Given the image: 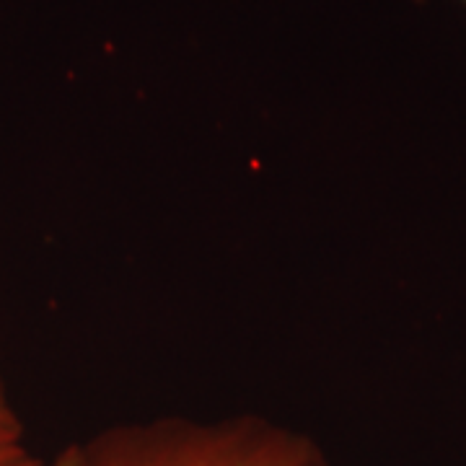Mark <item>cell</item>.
Segmentation results:
<instances>
[{"instance_id": "2", "label": "cell", "mask_w": 466, "mask_h": 466, "mask_svg": "<svg viewBox=\"0 0 466 466\" xmlns=\"http://www.w3.org/2000/svg\"><path fill=\"white\" fill-rule=\"evenodd\" d=\"M42 461L45 456L32 449L24 417L5 381L0 379V466H42Z\"/></svg>"}, {"instance_id": "1", "label": "cell", "mask_w": 466, "mask_h": 466, "mask_svg": "<svg viewBox=\"0 0 466 466\" xmlns=\"http://www.w3.org/2000/svg\"><path fill=\"white\" fill-rule=\"evenodd\" d=\"M78 466H332L314 435L257 412L122 420L78 441Z\"/></svg>"}, {"instance_id": "3", "label": "cell", "mask_w": 466, "mask_h": 466, "mask_svg": "<svg viewBox=\"0 0 466 466\" xmlns=\"http://www.w3.org/2000/svg\"><path fill=\"white\" fill-rule=\"evenodd\" d=\"M81 464V453H78V441L66 443L63 449H57L52 456H45L42 466H78Z\"/></svg>"}, {"instance_id": "4", "label": "cell", "mask_w": 466, "mask_h": 466, "mask_svg": "<svg viewBox=\"0 0 466 466\" xmlns=\"http://www.w3.org/2000/svg\"><path fill=\"white\" fill-rule=\"evenodd\" d=\"M412 3H425V0H412ZM461 3H464V5H466V0H461Z\"/></svg>"}]
</instances>
